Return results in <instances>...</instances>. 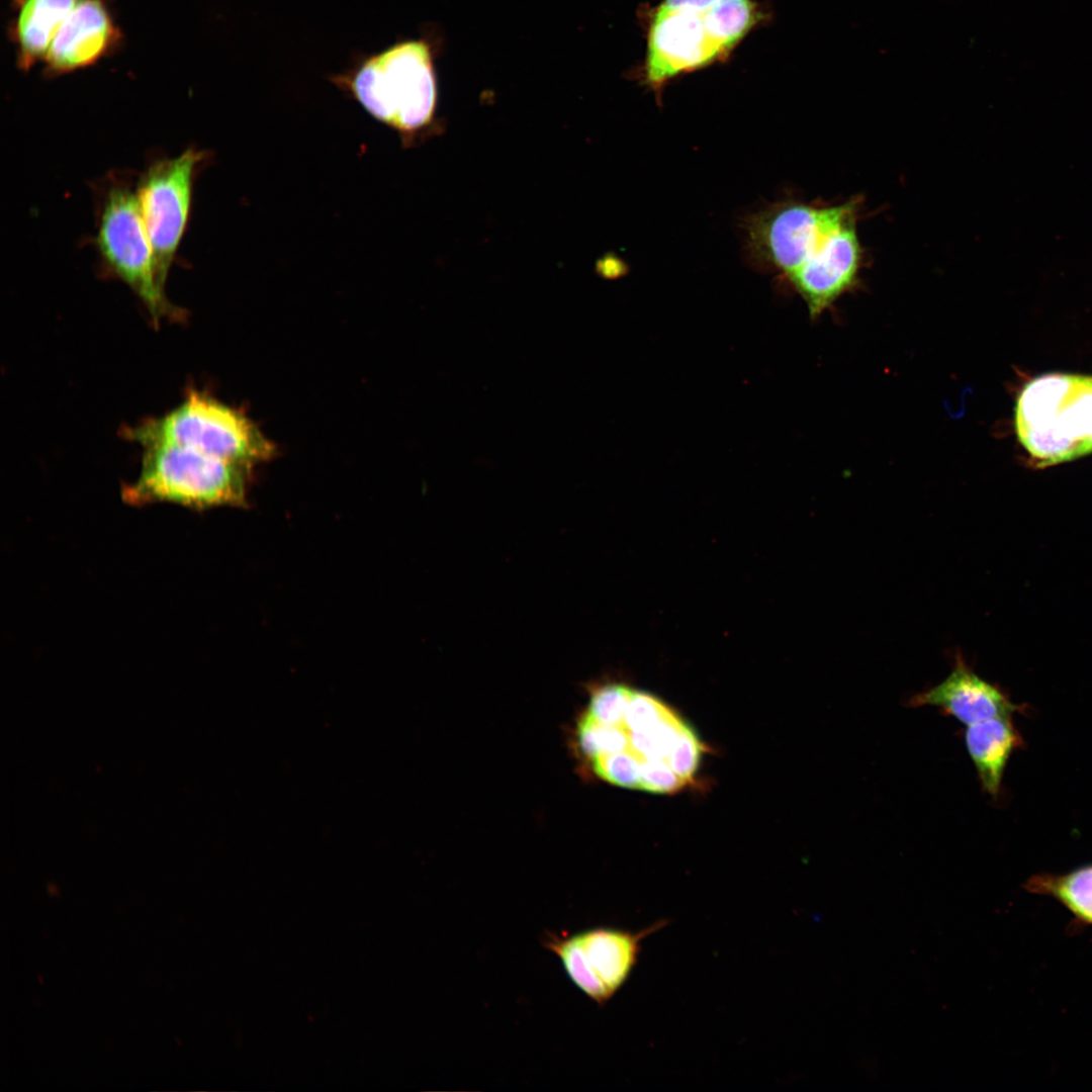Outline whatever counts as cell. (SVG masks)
Listing matches in <instances>:
<instances>
[{
    "mask_svg": "<svg viewBox=\"0 0 1092 1092\" xmlns=\"http://www.w3.org/2000/svg\"><path fill=\"white\" fill-rule=\"evenodd\" d=\"M576 743L602 780L654 794L677 793L692 784L706 751L695 728L675 709L621 682L590 690Z\"/></svg>",
    "mask_w": 1092,
    "mask_h": 1092,
    "instance_id": "obj_1",
    "label": "cell"
},
{
    "mask_svg": "<svg viewBox=\"0 0 1092 1092\" xmlns=\"http://www.w3.org/2000/svg\"><path fill=\"white\" fill-rule=\"evenodd\" d=\"M428 38L397 41L358 57L331 82L373 118L397 132L404 148L431 136L437 125V76Z\"/></svg>",
    "mask_w": 1092,
    "mask_h": 1092,
    "instance_id": "obj_2",
    "label": "cell"
},
{
    "mask_svg": "<svg viewBox=\"0 0 1092 1092\" xmlns=\"http://www.w3.org/2000/svg\"><path fill=\"white\" fill-rule=\"evenodd\" d=\"M1014 428L1035 468L1092 453V375L1052 372L1028 381L1014 407Z\"/></svg>",
    "mask_w": 1092,
    "mask_h": 1092,
    "instance_id": "obj_3",
    "label": "cell"
},
{
    "mask_svg": "<svg viewBox=\"0 0 1092 1092\" xmlns=\"http://www.w3.org/2000/svg\"><path fill=\"white\" fill-rule=\"evenodd\" d=\"M143 448L139 476L123 490L127 502H168L197 509L246 502L250 466L187 446Z\"/></svg>",
    "mask_w": 1092,
    "mask_h": 1092,
    "instance_id": "obj_4",
    "label": "cell"
},
{
    "mask_svg": "<svg viewBox=\"0 0 1092 1092\" xmlns=\"http://www.w3.org/2000/svg\"><path fill=\"white\" fill-rule=\"evenodd\" d=\"M125 436L143 447L187 446L250 467L276 453L274 443L244 413L195 390L164 416L127 429Z\"/></svg>",
    "mask_w": 1092,
    "mask_h": 1092,
    "instance_id": "obj_5",
    "label": "cell"
},
{
    "mask_svg": "<svg viewBox=\"0 0 1092 1092\" xmlns=\"http://www.w3.org/2000/svg\"><path fill=\"white\" fill-rule=\"evenodd\" d=\"M95 243L105 267L134 292L155 324L183 316L159 281L138 194L128 186L107 191Z\"/></svg>",
    "mask_w": 1092,
    "mask_h": 1092,
    "instance_id": "obj_6",
    "label": "cell"
},
{
    "mask_svg": "<svg viewBox=\"0 0 1092 1092\" xmlns=\"http://www.w3.org/2000/svg\"><path fill=\"white\" fill-rule=\"evenodd\" d=\"M665 924V920H660L637 932L601 926L572 934L547 932L542 944L559 959L578 990L604 1005L630 977L641 941Z\"/></svg>",
    "mask_w": 1092,
    "mask_h": 1092,
    "instance_id": "obj_7",
    "label": "cell"
},
{
    "mask_svg": "<svg viewBox=\"0 0 1092 1092\" xmlns=\"http://www.w3.org/2000/svg\"><path fill=\"white\" fill-rule=\"evenodd\" d=\"M207 154L189 148L151 164L136 194L153 249L157 275L165 287L191 210L194 179Z\"/></svg>",
    "mask_w": 1092,
    "mask_h": 1092,
    "instance_id": "obj_8",
    "label": "cell"
},
{
    "mask_svg": "<svg viewBox=\"0 0 1092 1092\" xmlns=\"http://www.w3.org/2000/svg\"><path fill=\"white\" fill-rule=\"evenodd\" d=\"M786 202L760 213L750 225L753 251L790 277L814 253L826 235L859 204Z\"/></svg>",
    "mask_w": 1092,
    "mask_h": 1092,
    "instance_id": "obj_9",
    "label": "cell"
},
{
    "mask_svg": "<svg viewBox=\"0 0 1092 1092\" xmlns=\"http://www.w3.org/2000/svg\"><path fill=\"white\" fill-rule=\"evenodd\" d=\"M859 205L849 211L789 278L812 317L820 315L857 282L863 250L857 234Z\"/></svg>",
    "mask_w": 1092,
    "mask_h": 1092,
    "instance_id": "obj_10",
    "label": "cell"
},
{
    "mask_svg": "<svg viewBox=\"0 0 1092 1092\" xmlns=\"http://www.w3.org/2000/svg\"><path fill=\"white\" fill-rule=\"evenodd\" d=\"M725 59L702 15L655 11L648 30L645 81L660 89L671 78Z\"/></svg>",
    "mask_w": 1092,
    "mask_h": 1092,
    "instance_id": "obj_11",
    "label": "cell"
},
{
    "mask_svg": "<svg viewBox=\"0 0 1092 1092\" xmlns=\"http://www.w3.org/2000/svg\"><path fill=\"white\" fill-rule=\"evenodd\" d=\"M121 30L107 0H80L44 58V74L57 77L96 65L120 47Z\"/></svg>",
    "mask_w": 1092,
    "mask_h": 1092,
    "instance_id": "obj_12",
    "label": "cell"
},
{
    "mask_svg": "<svg viewBox=\"0 0 1092 1092\" xmlns=\"http://www.w3.org/2000/svg\"><path fill=\"white\" fill-rule=\"evenodd\" d=\"M908 706H932L966 726L1019 710L1001 690L980 677L958 651L950 673L938 685L914 695Z\"/></svg>",
    "mask_w": 1092,
    "mask_h": 1092,
    "instance_id": "obj_13",
    "label": "cell"
},
{
    "mask_svg": "<svg viewBox=\"0 0 1092 1092\" xmlns=\"http://www.w3.org/2000/svg\"><path fill=\"white\" fill-rule=\"evenodd\" d=\"M80 0H12L9 24L16 65L28 71L43 61L66 18Z\"/></svg>",
    "mask_w": 1092,
    "mask_h": 1092,
    "instance_id": "obj_14",
    "label": "cell"
},
{
    "mask_svg": "<svg viewBox=\"0 0 1092 1092\" xmlns=\"http://www.w3.org/2000/svg\"><path fill=\"white\" fill-rule=\"evenodd\" d=\"M964 740L983 789L991 796L1000 793L1011 753L1021 738L1011 716H999L966 726Z\"/></svg>",
    "mask_w": 1092,
    "mask_h": 1092,
    "instance_id": "obj_15",
    "label": "cell"
},
{
    "mask_svg": "<svg viewBox=\"0 0 1092 1092\" xmlns=\"http://www.w3.org/2000/svg\"><path fill=\"white\" fill-rule=\"evenodd\" d=\"M1023 889L1057 901L1071 914L1068 934L1075 935L1092 927V863L1063 874H1035L1027 879Z\"/></svg>",
    "mask_w": 1092,
    "mask_h": 1092,
    "instance_id": "obj_16",
    "label": "cell"
},
{
    "mask_svg": "<svg viewBox=\"0 0 1092 1092\" xmlns=\"http://www.w3.org/2000/svg\"><path fill=\"white\" fill-rule=\"evenodd\" d=\"M702 18L709 36L726 58L760 21L761 14L752 0H719Z\"/></svg>",
    "mask_w": 1092,
    "mask_h": 1092,
    "instance_id": "obj_17",
    "label": "cell"
},
{
    "mask_svg": "<svg viewBox=\"0 0 1092 1092\" xmlns=\"http://www.w3.org/2000/svg\"><path fill=\"white\" fill-rule=\"evenodd\" d=\"M719 0H663L657 7L660 12H688L702 15Z\"/></svg>",
    "mask_w": 1092,
    "mask_h": 1092,
    "instance_id": "obj_18",
    "label": "cell"
}]
</instances>
